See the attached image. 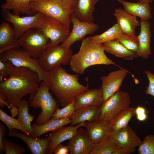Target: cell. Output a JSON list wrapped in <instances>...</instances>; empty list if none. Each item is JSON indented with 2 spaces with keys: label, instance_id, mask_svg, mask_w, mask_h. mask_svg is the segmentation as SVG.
Segmentation results:
<instances>
[{
  "label": "cell",
  "instance_id": "8",
  "mask_svg": "<svg viewBox=\"0 0 154 154\" xmlns=\"http://www.w3.org/2000/svg\"><path fill=\"white\" fill-rule=\"evenodd\" d=\"M5 20L13 25L15 38H18L25 32L31 28L39 29L45 21L46 15L37 12L34 15L23 17L15 15L7 10L2 12Z\"/></svg>",
  "mask_w": 154,
  "mask_h": 154
},
{
  "label": "cell",
  "instance_id": "33",
  "mask_svg": "<svg viewBox=\"0 0 154 154\" xmlns=\"http://www.w3.org/2000/svg\"><path fill=\"white\" fill-rule=\"evenodd\" d=\"M117 40L128 50L137 54L139 48L138 36H131L123 33Z\"/></svg>",
  "mask_w": 154,
  "mask_h": 154
},
{
  "label": "cell",
  "instance_id": "46",
  "mask_svg": "<svg viewBox=\"0 0 154 154\" xmlns=\"http://www.w3.org/2000/svg\"><path fill=\"white\" fill-rule=\"evenodd\" d=\"M136 117L137 120L139 121H144L145 120L147 117L146 113L136 115Z\"/></svg>",
  "mask_w": 154,
  "mask_h": 154
},
{
  "label": "cell",
  "instance_id": "35",
  "mask_svg": "<svg viewBox=\"0 0 154 154\" xmlns=\"http://www.w3.org/2000/svg\"><path fill=\"white\" fill-rule=\"evenodd\" d=\"M139 154H154V135H148L142 141L138 147Z\"/></svg>",
  "mask_w": 154,
  "mask_h": 154
},
{
  "label": "cell",
  "instance_id": "5",
  "mask_svg": "<svg viewBox=\"0 0 154 154\" xmlns=\"http://www.w3.org/2000/svg\"><path fill=\"white\" fill-rule=\"evenodd\" d=\"M30 7L33 13L41 12L59 21L70 28V16L73 10L67 3L57 0H33Z\"/></svg>",
  "mask_w": 154,
  "mask_h": 154
},
{
  "label": "cell",
  "instance_id": "23",
  "mask_svg": "<svg viewBox=\"0 0 154 154\" xmlns=\"http://www.w3.org/2000/svg\"><path fill=\"white\" fill-rule=\"evenodd\" d=\"M100 114V107L88 106L80 108L76 110L70 117L71 123L70 125H76L86 121H96Z\"/></svg>",
  "mask_w": 154,
  "mask_h": 154
},
{
  "label": "cell",
  "instance_id": "28",
  "mask_svg": "<svg viewBox=\"0 0 154 154\" xmlns=\"http://www.w3.org/2000/svg\"><path fill=\"white\" fill-rule=\"evenodd\" d=\"M5 2L0 7L1 11L12 10L13 13L19 15L21 13L32 15L33 12L30 7L31 2L33 0H4Z\"/></svg>",
  "mask_w": 154,
  "mask_h": 154
},
{
  "label": "cell",
  "instance_id": "30",
  "mask_svg": "<svg viewBox=\"0 0 154 154\" xmlns=\"http://www.w3.org/2000/svg\"><path fill=\"white\" fill-rule=\"evenodd\" d=\"M123 33L120 27L116 23L104 33L99 35L91 37L94 42L98 44H103L117 40Z\"/></svg>",
  "mask_w": 154,
  "mask_h": 154
},
{
  "label": "cell",
  "instance_id": "14",
  "mask_svg": "<svg viewBox=\"0 0 154 154\" xmlns=\"http://www.w3.org/2000/svg\"><path fill=\"white\" fill-rule=\"evenodd\" d=\"M128 73L126 69L121 67L119 70L100 77L102 82L101 88L103 92L104 101L119 90Z\"/></svg>",
  "mask_w": 154,
  "mask_h": 154
},
{
  "label": "cell",
  "instance_id": "11",
  "mask_svg": "<svg viewBox=\"0 0 154 154\" xmlns=\"http://www.w3.org/2000/svg\"><path fill=\"white\" fill-rule=\"evenodd\" d=\"M69 29L59 21L47 15L45 21L39 29L50 39L49 47L63 42L70 33Z\"/></svg>",
  "mask_w": 154,
  "mask_h": 154
},
{
  "label": "cell",
  "instance_id": "2",
  "mask_svg": "<svg viewBox=\"0 0 154 154\" xmlns=\"http://www.w3.org/2000/svg\"><path fill=\"white\" fill-rule=\"evenodd\" d=\"M48 72V82L50 90L63 107L68 105L80 95L89 89L88 83L84 86L78 82V74H71L61 66Z\"/></svg>",
  "mask_w": 154,
  "mask_h": 154
},
{
  "label": "cell",
  "instance_id": "45",
  "mask_svg": "<svg viewBox=\"0 0 154 154\" xmlns=\"http://www.w3.org/2000/svg\"><path fill=\"white\" fill-rule=\"evenodd\" d=\"M135 114L136 115L146 113L145 109L142 106H138L135 109Z\"/></svg>",
  "mask_w": 154,
  "mask_h": 154
},
{
  "label": "cell",
  "instance_id": "16",
  "mask_svg": "<svg viewBox=\"0 0 154 154\" xmlns=\"http://www.w3.org/2000/svg\"><path fill=\"white\" fill-rule=\"evenodd\" d=\"M10 136L17 137L24 141L33 154H47L50 140L48 137L38 138L27 134L20 132L17 129H13L9 131Z\"/></svg>",
  "mask_w": 154,
  "mask_h": 154
},
{
  "label": "cell",
  "instance_id": "4",
  "mask_svg": "<svg viewBox=\"0 0 154 154\" xmlns=\"http://www.w3.org/2000/svg\"><path fill=\"white\" fill-rule=\"evenodd\" d=\"M50 90L48 81H42L38 87L30 94V106L41 109V112L36 119L35 123L38 125L44 124L49 120L58 108L57 102L49 92Z\"/></svg>",
  "mask_w": 154,
  "mask_h": 154
},
{
  "label": "cell",
  "instance_id": "43",
  "mask_svg": "<svg viewBox=\"0 0 154 154\" xmlns=\"http://www.w3.org/2000/svg\"><path fill=\"white\" fill-rule=\"evenodd\" d=\"M7 106L10 111L12 116L13 117H16L18 115V107H16L12 105L8 104Z\"/></svg>",
  "mask_w": 154,
  "mask_h": 154
},
{
  "label": "cell",
  "instance_id": "48",
  "mask_svg": "<svg viewBox=\"0 0 154 154\" xmlns=\"http://www.w3.org/2000/svg\"><path fill=\"white\" fill-rule=\"evenodd\" d=\"M154 0H138L137 2L149 3H151Z\"/></svg>",
  "mask_w": 154,
  "mask_h": 154
},
{
  "label": "cell",
  "instance_id": "29",
  "mask_svg": "<svg viewBox=\"0 0 154 154\" xmlns=\"http://www.w3.org/2000/svg\"><path fill=\"white\" fill-rule=\"evenodd\" d=\"M135 109L129 107L114 117L109 122L112 131H116L127 127L129 121L135 114Z\"/></svg>",
  "mask_w": 154,
  "mask_h": 154
},
{
  "label": "cell",
  "instance_id": "38",
  "mask_svg": "<svg viewBox=\"0 0 154 154\" xmlns=\"http://www.w3.org/2000/svg\"><path fill=\"white\" fill-rule=\"evenodd\" d=\"M14 65L9 60H0V80L3 81L4 78L9 76L11 69Z\"/></svg>",
  "mask_w": 154,
  "mask_h": 154
},
{
  "label": "cell",
  "instance_id": "24",
  "mask_svg": "<svg viewBox=\"0 0 154 154\" xmlns=\"http://www.w3.org/2000/svg\"><path fill=\"white\" fill-rule=\"evenodd\" d=\"M123 7V9L128 13L140 18L141 20L148 21L152 17L150 4L137 2L133 3L124 0H117Z\"/></svg>",
  "mask_w": 154,
  "mask_h": 154
},
{
  "label": "cell",
  "instance_id": "20",
  "mask_svg": "<svg viewBox=\"0 0 154 154\" xmlns=\"http://www.w3.org/2000/svg\"><path fill=\"white\" fill-rule=\"evenodd\" d=\"M104 100L101 88L88 89L79 95L74 100L76 110L88 106L100 107Z\"/></svg>",
  "mask_w": 154,
  "mask_h": 154
},
{
  "label": "cell",
  "instance_id": "34",
  "mask_svg": "<svg viewBox=\"0 0 154 154\" xmlns=\"http://www.w3.org/2000/svg\"><path fill=\"white\" fill-rule=\"evenodd\" d=\"M0 119L6 125L9 131L13 129H16L20 130L26 134V131L21 125L17 119L9 116L1 109Z\"/></svg>",
  "mask_w": 154,
  "mask_h": 154
},
{
  "label": "cell",
  "instance_id": "21",
  "mask_svg": "<svg viewBox=\"0 0 154 154\" xmlns=\"http://www.w3.org/2000/svg\"><path fill=\"white\" fill-rule=\"evenodd\" d=\"M140 23V31L138 36L139 48L137 54L138 57L146 59L152 53L151 48L152 35L150 23L148 21L141 19Z\"/></svg>",
  "mask_w": 154,
  "mask_h": 154
},
{
  "label": "cell",
  "instance_id": "31",
  "mask_svg": "<svg viewBox=\"0 0 154 154\" xmlns=\"http://www.w3.org/2000/svg\"><path fill=\"white\" fill-rule=\"evenodd\" d=\"M118 148L110 135L98 143H95L91 154H114Z\"/></svg>",
  "mask_w": 154,
  "mask_h": 154
},
{
  "label": "cell",
  "instance_id": "15",
  "mask_svg": "<svg viewBox=\"0 0 154 154\" xmlns=\"http://www.w3.org/2000/svg\"><path fill=\"white\" fill-rule=\"evenodd\" d=\"M70 154H91L95 143L89 138L84 129L79 128L68 143Z\"/></svg>",
  "mask_w": 154,
  "mask_h": 154
},
{
  "label": "cell",
  "instance_id": "26",
  "mask_svg": "<svg viewBox=\"0 0 154 154\" xmlns=\"http://www.w3.org/2000/svg\"><path fill=\"white\" fill-rule=\"evenodd\" d=\"M71 123L70 118L68 117L59 119H54L51 118L47 122L40 125L34 123L32 125L33 132L31 136L34 137L38 138L46 133L55 130L61 127L70 123Z\"/></svg>",
  "mask_w": 154,
  "mask_h": 154
},
{
  "label": "cell",
  "instance_id": "18",
  "mask_svg": "<svg viewBox=\"0 0 154 154\" xmlns=\"http://www.w3.org/2000/svg\"><path fill=\"white\" fill-rule=\"evenodd\" d=\"M83 127H85L90 139L95 143L110 136L112 131L109 122L102 120L84 122Z\"/></svg>",
  "mask_w": 154,
  "mask_h": 154
},
{
  "label": "cell",
  "instance_id": "1",
  "mask_svg": "<svg viewBox=\"0 0 154 154\" xmlns=\"http://www.w3.org/2000/svg\"><path fill=\"white\" fill-rule=\"evenodd\" d=\"M8 78L0 82V91L5 95L7 103L17 107L25 95L30 94L39 87V76L27 68L12 67Z\"/></svg>",
  "mask_w": 154,
  "mask_h": 154
},
{
  "label": "cell",
  "instance_id": "39",
  "mask_svg": "<svg viewBox=\"0 0 154 154\" xmlns=\"http://www.w3.org/2000/svg\"><path fill=\"white\" fill-rule=\"evenodd\" d=\"M145 73L149 81V84L146 88L145 93L154 97V74L149 70L145 71Z\"/></svg>",
  "mask_w": 154,
  "mask_h": 154
},
{
  "label": "cell",
  "instance_id": "36",
  "mask_svg": "<svg viewBox=\"0 0 154 154\" xmlns=\"http://www.w3.org/2000/svg\"><path fill=\"white\" fill-rule=\"evenodd\" d=\"M75 110L74 101L62 108H58L52 115L51 118L59 119L70 117Z\"/></svg>",
  "mask_w": 154,
  "mask_h": 154
},
{
  "label": "cell",
  "instance_id": "27",
  "mask_svg": "<svg viewBox=\"0 0 154 154\" xmlns=\"http://www.w3.org/2000/svg\"><path fill=\"white\" fill-rule=\"evenodd\" d=\"M29 102L27 100L22 99L20 101L17 107L18 114L17 119L26 131V134L31 135L33 132L31 122L33 120L34 117L29 113Z\"/></svg>",
  "mask_w": 154,
  "mask_h": 154
},
{
  "label": "cell",
  "instance_id": "19",
  "mask_svg": "<svg viewBox=\"0 0 154 154\" xmlns=\"http://www.w3.org/2000/svg\"><path fill=\"white\" fill-rule=\"evenodd\" d=\"M114 15L116 18V23L119 26L123 34L131 36H135L136 29L140 26V22L137 20L136 16L120 8L115 9Z\"/></svg>",
  "mask_w": 154,
  "mask_h": 154
},
{
  "label": "cell",
  "instance_id": "32",
  "mask_svg": "<svg viewBox=\"0 0 154 154\" xmlns=\"http://www.w3.org/2000/svg\"><path fill=\"white\" fill-rule=\"evenodd\" d=\"M15 39L13 28L7 21H2L0 25V48L11 43Z\"/></svg>",
  "mask_w": 154,
  "mask_h": 154
},
{
  "label": "cell",
  "instance_id": "37",
  "mask_svg": "<svg viewBox=\"0 0 154 154\" xmlns=\"http://www.w3.org/2000/svg\"><path fill=\"white\" fill-rule=\"evenodd\" d=\"M3 142L5 154H22L25 152V149L23 147L13 143L4 138Z\"/></svg>",
  "mask_w": 154,
  "mask_h": 154
},
{
  "label": "cell",
  "instance_id": "42",
  "mask_svg": "<svg viewBox=\"0 0 154 154\" xmlns=\"http://www.w3.org/2000/svg\"><path fill=\"white\" fill-rule=\"evenodd\" d=\"M6 129L2 123H0V154H3L5 152L3 141L5 135Z\"/></svg>",
  "mask_w": 154,
  "mask_h": 154
},
{
  "label": "cell",
  "instance_id": "40",
  "mask_svg": "<svg viewBox=\"0 0 154 154\" xmlns=\"http://www.w3.org/2000/svg\"><path fill=\"white\" fill-rule=\"evenodd\" d=\"M21 46L18 39H15L11 43L1 48H0V54L6 51L13 48H19Z\"/></svg>",
  "mask_w": 154,
  "mask_h": 154
},
{
  "label": "cell",
  "instance_id": "41",
  "mask_svg": "<svg viewBox=\"0 0 154 154\" xmlns=\"http://www.w3.org/2000/svg\"><path fill=\"white\" fill-rule=\"evenodd\" d=\"M69 152V147L64 145L60 143L55 148L53 153L54 154H68Z\"/></svg>",
  "mask_w": 154,
  "mask_h": 154
},
{
  "label": "cell",
  "instance_id": "10",
  "mask_svg": "<svg viewBox=\"0 0 154 154\" xmlns=\"http://www.w3.org/2000/svg\"><path fill=\"white\" fill-rule=\"evenodd\" d=\"M73 55L70 48L59 44L49 47L37 60L41 68L48 72L62 65H67Z\"/></svg>",
  "mask_w": 154,
  "mask_h": 154
},
{
  "label": "cell",
  "instance_id": "9",
  "mask_svg": "<svg viewBox=\"0 0 154 154\" xmlns=\"http://www.w3.org/2000/svg\"><path fill=\"white\" fill-rule=\"evenodd\" d=\"M131 103L129 93L119 90L104 101L100 107V114L97 120L110 122L119 113L129 107Z\"/></svg>",
  "mask_w": 154,
  "mask_h": 154
},
{
  "label": "cell",
  "instance_id": "3",
  "mask_svg": "<svg viewBox=\"0 0 154 154\" xmlns=\"http://www.w3.org/2000/svg\"><path fill=\"white\" fill-rule=\"evenodd\" d=\"M105 52L102 44L94 42L91 37L85 38L78 52L73 54L70 59V68L76 73L82 74L88 67L96 65L112 64L121 67L108 58Z\"/></svg>",
  "mask_w": 154,
  "mask_h": 154
},
{
  "label": "cell",
  "instance_id": "6",
  "mask_svg": "<svg viewBox=\"0 0 154 154\" xmlns=\"http://www.w3.org/2000/svg\"><path fill=\"white\" fill-rule=\"evenodd\" d=\"M10 60L14 66L27 68L36 72L39 82L47 81L48 72L44 71L40 66L37 59L32 57L24 49L13 48L0 54V60Z\"/></svg>",
  "mask_w": 154,
  "mask_h": 154
},
{
  "label": "cell",
  "instance_id": "7",
  "mask_svg": "<svg viewBox=\"0 0 154 154\" xmlns=\"http://www.w3.org/2000/svg\"><path fill=\"white\" fill-rule=\"evenodd\" d=\"M21 46L33 58L37 59L50 47V40L40 30L31 29L19 38Z\"/></svg>",
  "mask_w": 154,
  "mask_h": 154
},
{
  "label": "cell",
  "instance_id": "12",
  "mask_svg": "<svg viewBox=\"0 0 154 154\" xmlns=\"http://www.w3.org/2000/svg\"><path fill=\"white\" fill-rule=\"evenodd\" d=\"M73 27L66 39L60 44L66 48H70L76 41L83 39L87 35L94 33L99 28L93 22L83 21L77 18L73 13L70 16Z\"/></svg>",
  "mask_w": 154,
  "mask_h": 154
},
{
  "label": "cell",
  "instance_id": "47",
  "mask_svg": "<svg viewBox=\"0 0 154 154\" xmlns=\"http://www.w3.org/2000/svg\"><path fill=\"white\" fill-rule=\"evenodd\" d=\"M65 2L69 4L72 8L76 0H57Z\"/></svg>",
  "mask_w": 154,
  "mask_h": 154
},
{
  "label": "cell",
  "instance_id": "25",
  "mask_svg": "<svg viewBox=\"0 0 154 154\" xmlns=\"http://www.w3.org/2000/svg\"><path fill=\"white\" fill-rule=\"evenodd\" d=\"M102 44L105 52L116 57L127 60H132L138 57L137 54L128 50L117 40Z\"/></svg>",
  "mask_w": 154,
  "mask_h": 154
},
{
  "label": "cell",
  "instance_id": "13",
  "mask_svg": "<svg viewBox=\"0 0 154 154\" xmlns=\"http://www.w3.org/2000/svg\"><path fill=\"white\" fill-rule=\"evenodd\" d=\"M111 136L119 148L122 149L126 154L134 152L142 141L135 131L128 125L117 131H112Z\"/></svg>",
  "mask_w": 154,
  "mask_h": 154
},
{
  "label": "cell",
  "instance_id": "22",
  "mask_svg": "<svg viewBox=\"0 0 154 154\" xmlns=\"http://www.w3.org/2000/svg\"><path fill=\"white\" fill-rule=\"evenodd\" d=\"M99 0H76L72 7V13L80 20L93 22V13Z\"/></svg>",
  "mask_w": 154,
  "mask_h": 154
},
{
  "label": "cell",
  "instance_id": "44",
  "mask_svg": "<svg viewBox=\"0 0 154 154\" xmlns=\"http://www.w3.org/2000/svg\"><path fill=\"white\" fill-rule=\"evenodd\" d=\"M9 104L7 103L4 94L0 91V106L2 108L7 106Z\"/></svg>",
  "mask_w": 154,
  "mask_h": 154
},
{
  "label": "cell",
  "instance_id": "17",
  "mask_svg": "<svg viewBox=\"0 0 154 154\" xmlns=\"http://www.w3.org/2000/svg\"><path fill=\"white\" fill-rule=\"evenodd\" d=\"M84 123H81L74 126H63L52 131L48 136L50 142L47 154H52L58 145L71 138L79 128L83 126Z\"/></svg>",
  "mask_w": 154,
  "mask_h": 154
}]
</instances>
